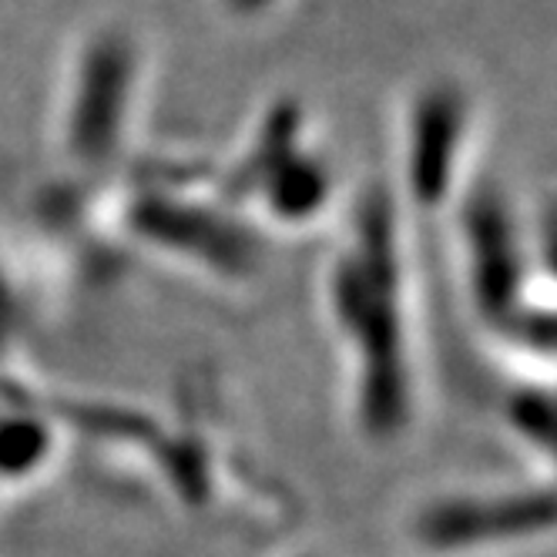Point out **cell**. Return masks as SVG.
Returning <instances> with one entry per match:
<instances>
[{
	"mask_svg": "<svg viewBox=\"0 0 557 557\" xmlns=\"http://www.w3.org/2000/svg\"><path fill=\"white\" fill-rule=\"evenodd\" d=\"M554 450H557V436H554Z\"/></svg>",
	"mask_w": 557,
	"mask_h": 557,
	"instance_id": "3957f363",
	"label": "cell"
},
{
	"mask_svg": "<svg viewBox=\"0 0 557 557\" xmlns=\"http://www.w3.org/2000/svg\"><path fill=\"white\" fill-rule=\"evenodd\" d=\"M510 420L531 441H537L541 447H554L557 436V404L547 400V396L537 393H521L510 404Z\"/></svg>",
	"mask_w": 557,
	"mask_h": 557,
	"instance_id": "7a4b0ae2",
	"label": "cell"
},
{
	"mask_svg": "<svg viewBox=\"0 0 557 557\" xmlns=\"http://www.w3.org/2000/svg\"><path fill=\"white\" fill-rule=\"evenodd\" d=\"M557 524V494H510L497 500H450L420 517L430 547H473L491 541L534 537Z\"/></svg>",
	"mask_w": 557,
	"mask_h": 557,
	"instance_id": "6da1fadb",
	"label": "cell"
}]
</instances>
